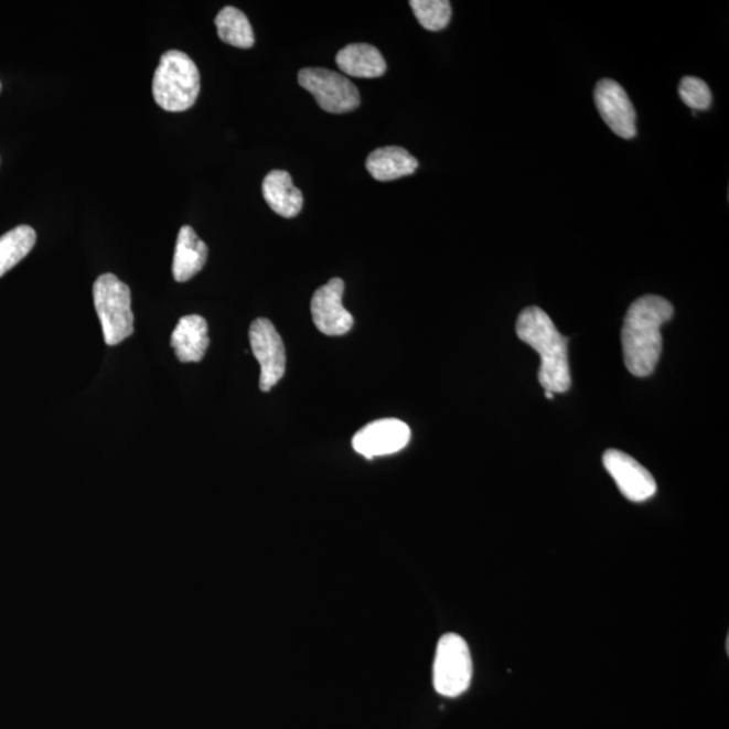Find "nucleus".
Returning a JSON list of instances; mask_svg holds the SVG:
<instances>
[{
    "label": "nucleus",
    "instance_id": "obj_1",
    "mask_svg": "<svg viewBox=\"0 0 729 729\" xmlns=\"http://www.w3.org/2000/svg\"><path fill=\"white\" fill-rule=\"evenodd\" d=\"M673 313V305L654 294L631 304L622 330L624 363L631 375H652L662 353L661 328L671 321Z\"/></svg>",
    "mask_w": 729,
    "mask_h": 729
},
{
    "label": "nucleus",
    "instance_id": "obj_2",
    "mask_svg": "<svg viewBox=\"0 0 729 729\" xmlns=\"http://www.w3.org/2000/svg\"><path fill=\"white\" fill-rule=\"evenodd\" d=\"M516 334L540 355L539 383L545 390L564 394L571 385L568 339L559 333L551 318L538 307L524 310Z\"/></svg>",
    "mask_w": 729,
    "mask_h": 729
},
{
    "label": "nucleus",
    "instance_id": "obj_3",
    "mask_svg": "<svg viewBox=\"0 0 729 729\" xmlns=\"http://www.w3.org/2000/svg\"><path fill=\"white\" fill-rule=\"evenodd\" d=\"M201 74L194 60L180 51L162 54L153 77V96L162 110L183 112L195 105Z\"/></svg>",
    "mask_w": 729,
    "mask_h": 729
},
{
    "label": "nucleus",
    "instance_id": "obj_4",
    "mask_svg": "<svg viewBox=\"0 0 729 729\" xmlns=\"http://www.w3.org/2000/svg\"><path fill=\"white\" fill-rule=\"evenodd\" d=\"M94 303L106 345L117 346L135 334L131 291L116 275H100L94 282Z\"/></svg>",
    "mask_w": 729,
    "mask_h": 729
},
{
    "label": "nucleus",
    "instance_id": "obj_5",
    "mask_svg": "<svg viewBox=\"0 0 729 729\" xmlns=\"http://www.w3.org/2000/svg\"><path fill=\"white\" fill-rule=\"evenodd\" d=\"M472 677V655L465 639L457 634L443 635L433 660V688L444 697H458L469 689Z\"/></svg>",
    "mask_w": 729,
    "mask_h": 729
},
{
    "label": "nucleus",
    "instance_id": "obj_6",
    "mask_svg": "<svg viewBox=\"0 0 729 729\" xmlns=\"http://www.w3.org/2000/svg\"><path fill=\"white\" fill-rule=\"evenodd\" d=\"M299 84L307 89L322 110L330 114L354 111L361 104L358 88L339 72L326 68H304Z\"/></svg>",
    "mask_w": 729,
    "mask_h": 729
},
{
    "label": "nucleus",
    "instance_id": "obj_7",
    "mask_svg": "<svg viewBox=\"0 0 729 729\" xmlns=\"http://www.w3.org/2000/svg\"><path fill=\"white\" fill-rule=\"evenodd\" d=\"M251 352L261 366L260 389L269 392L285 377L287 355L285 343L268 319H257L249 330Z\"/></svg>",
    "mask_w": 729,
    "mask_h": 729
},
{
    "label": "nucleus",
    "instance_id": "obj_8",
    "mask_svg": "<svg viewBox=\"0 0 729 729\" xmlns=\"http://www.w3.org/2000/svg\"><path fill=\"white\" fill-rule=\"evenodd\" d=\"M602 462L625 498L634 503L646 502L656 492V482L646 468L623 451L607 450Z\"/></svg>",
    "mask_w": 729,
    "mask_h": 729
},
{
    "label": "nucleus",
    "instance_id": "obj_9",
    "mask_svg": "<svg viewBox=\"0 0 729 729\" xmlns=\"http://www.w3.org/2000/svg\"><path fill=\"white\" fill-rule=\"evenodd\" d=\"M594 104L614 135L630 140L636 136V112L625 89L611 78H602L594 89Z\"/></svg>",
    "mask_w": 729,
    "mask_h": 729
},
{
    "label": "nucleus",
    "instance_id": "obj_10",
    "mask_svg": "<svg viewBox=\"0 0 729 729\" xmlns=\"http://www.w3.org/2000/svg\"><path fill=\"white\" fill-rule=\"evenodd\" d=\"M345 293V282L342 279H331L313 293L311 313L313 323L321 333L340 336L349 333L354 326V318L342 304Z\"/></svg>",
    "mask_w": 729,
    "mask_h": 729
},
{
    "label": "nucleus",
    "instance_id": "obj_11",
    "mask_svg": "<svg viewBox=\"0 0 729 729\" xmlns=\"http://www.w3.org/2000/svg\"><path fill=\"white\" fill-rule=\"evenodd\" d=\"M411 439V430L401 420L382 419L366 425L353 437V449L367 460L395 454Z\"/></svg>",
    "mask_w": 729,
    "mask_h": 729
},
{
    "label": "nucleus",
    "instance_id": "obj_12",
    "mask_svg": "<svg viewBox=\"0 0 729 729\" xmlns=\"http://www.w3.org/2000/svg\"><path fill=\"white\" fill-rule=\"evenodd\" d=\"M171 346L180 363H201L210 346L206 319L199 315L180 319L171 336Z\"/></svg>",
    "mask_w": 729,
    "mask_h": 729
},
{
    "label": "nucleus",
    "instance_id": "obj_13",
    "mask_svg": "<svg viewBox=\"0 0 729 729\" xmlns=\"http://www.w3.org/2000/svg\"><path fill=\"white\" fill-rule=\"evenodd\" d=\"M208 248L197 237L194 228L183 226L178 235L174 249L172 275L178 282H185L195 277L207 262Z\"/></svg>",
    "mask_w": 729,
    "mask_h": 729
},
{
    "label": "nucleus",
    "instance_id": "obj_14",
    "mask_svg": "<svg viewBox=\"0 0 729 729\" xmlns=\"http://www.w3.org/2000/svg\"><path fill=\"white\" fill-rule=\"evenodd\" d=\"M265 202L282 218H294L303 208V194L293 185L291 174L272 171L262 183Z\"/></svg>",
    "mask_w": 729,
    "mask_h": 729
},
{
    "label": "nucleus",
    "instance_id": "obj_15",
    "mask_svg": "<svg viewBox=\"0 0 729 729\" xmlns=\"http://www.w3.org/2000/svg\"><path fill=\"white\" fill-rule=\"evenodd\" d=\"M419 162L400 147L376 149L366 160V170L377 182H394L418 170Z\"/></svg>",
    "mask_w": 729,
    "mask_h": 729
},
{
    "label": "nucleus",
    "instance_id": "obj_16",
    "mask_svg": "<svg viewBox=\"0 0 729 729\" xmlns=\"http://www.w3.org/2000/svg\"><path fill=\"white\" fill-rule=\"evenodd\" d=\"M336 65L343 74L360 78H376L387 72V63L377 47L369 44H352L336 54Z\"/></svg>",
    "mask_w": 729,
    "mask_h": 729
},
{
    "label": "nucleus",
    "instance_id": "obj_17",
    "mask_svg": "<svg viewBox=\"0 0 729 729\" xmlns=\"http://www.w3.org/2000/svg\"><path fill=\"white\" fill-rule=\"evenodd\" d=\"M216 30H218L219 39L225 44L240 47V50H249L255 45V33L248 17L243 11L227 6L221 10V13L215 18Z\"/></svg>",
    "mask_w": 729,
    "mask_h": 729
},
{
    "label": "nucleus",
    "instance_id": "obj_18",
    "mask_svg": "<svg viewBox=\"0 0 729 729\" xmlns=\"http://www.w3.org/2000/svg\"><path fill=\"white\" fill-rule=\"evenodd\" d=\"M37 234L34 228L22 225L0 237V277L20 264L34 248Z\"/></svg>",
    "mask_w": 729,
    "mask_h": 729
},
{
    "label": "nucleus",
    "instance_id": "obj_19",
    "mask_svg": "<svg viewBox=\"0 0 729 729\" xmlns=\"http://www.w3.org/2000/svg\"><path fill=\"white\" fill-rule=\"evenodd\" d=\"M409 6L420 25L430 32H439L450 23L451 4L448 0H411Z\"/></svg>",
    "mask_w": 729,
    "mask_h": 729
},
{
    "label": "nucleus",
    "instance_id": "obj_20",
    "mask_svg": "<svg viewBox=\"0 0 729 729\" xmlns=\"http://www.w3.org/2000/svg\"><path fill=\"white\" fill-rule=\"evenodd\" d=\"M679 96L693 110H708L712 105V93L701 78L686 76L679 84Z\"/></svg>",
    "mask_w": 729,
    "mask_h": 729
},
{
    "label": "nucleus",
    "instance_id": "obj_21",
    "mask_svg": "<svg viewBox=\"0 0 729 729\" xmlns=\"http://www.w3.org/2000/svg\"><path fill=\"white\" fill-rule=\"evenodd\" d=\"M546 397H547L548 400H553V399H554V394H553V392H548V390H546Z\"/></svg>",
    "mask_w": 729,
    "mask_h": 729
}]
</instances>
